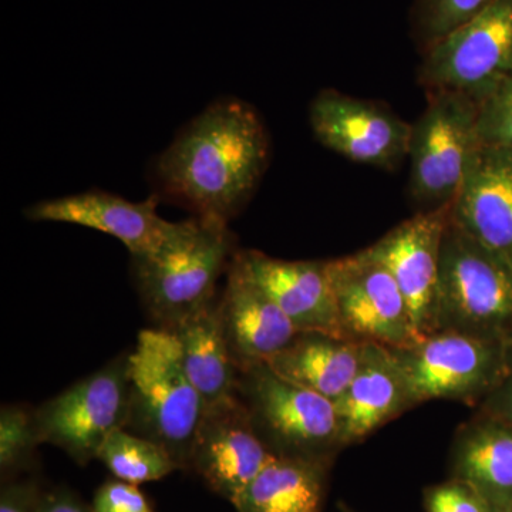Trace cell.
I'll return each mask as SVG.
<instances>
[{"instance_id": "cell-1", "label": "cell", "mask_w": 512, "mask_h": 512, "mask_svg": "<svg viewBox=\"0 0 512 512\" xmlns=\"http://www.w3.org/2000/svg\"><path fill=\"white\" fill-rule=\"evenodd\" d=\"M268 160L269 138L259 114L245 101L220 99L157 157L154 194L192 217L229 224L254 194Z\"/></svg>"}, {"instance_id": "cell-2", "label": "cell", "mask_w": 512, "mask_h": 512, "mask_svg": "<svg viewBox=\"0 0 512 512\" xmlns=\"http://www.w3.org/2000/svg\"><path fill=\"white\" fill-rule=\"evenodd\" d=\"M235 252L227 222L191 217L174 222L154 251L131 256L134 285L157 328L171 332L215 301Z\"/></svg>"}, {"instance_id": "cell-3", "label": "cell", "mask_w": 512, "mask_h": 512, "mask_svg": "<svg viewBox=\"0 0 512 512\" xmlns=\"http://www.w3.org/2000/svg\"><path fill=\"white\" fill-rule=\"evenodd\" d=\"M130 404L126 430L163 446L188 471L195 436L207 403L187 376L173 333H138L128 355Z\"/></svg>"}, {"instance_id": "cell-4", "label": "cell", "mask_w": 512, "mask_h": 512, "mask_svg": "<svg viewBox=\"0 0 512 512\" xmlns=\"http://www.w3.org/2000/svg\"><path fill=\"white\" fill-rule=\"evenodd\" d=\"M512 342V261L448 222L441 245L436 332Z\"/></svg>"}, {"instance_id": "cell-5", "label": "cell", "mask_w": 512, "mask_h": 512, "mask_svg": "<svg viewBox=\"0 0 512 512\" xmlns=\"http://www.w3.org/2000/svg\"><path fill=\"white\" fill-rule=\"evenodd\" d=\"M235 393L275 456L332 461L343 448L335 402L282 379L268 365L239 372Z\"/></svg>"}, {"instance_id": "cell-6", "label": "cell", "mask_w": 512, "mask_h": 512, "mask_svg": "<svg viewBox=\"0 0 512 512\" xmlns=\"http://www.w3.org/2000/svg\"><path fill=\"white\" fill-rule=\"evenodd\" d=\"M507 349V343L439 330L412 346L390 352L413 407L430 400L478 406L503 379Z\"/></svg>"}, {"instance_id": "cell-7", "label": "cell", "mask_w": 512, "mask_h": 512, "mask_svg": "<svg viewBox=\"0 0 512 512\" xmlns=\"http://www.w3.org/2000/svg\"><path fill=\"white\" fill-rule=\"evenodd\" d=\"M477 101L468 94L433 92L412 126L410 197L421 211L453 204L480 148Z\"/></svg>"}, {"instance_id": "cell-8", "label": "cell", "mask_w": 512, "mask_h": 512, "mask_svg": "<svg viewBox=\"0 0 512 512\" xmlns=\"http://www.w3.org/2000/svg\"><path fill=\"white\" fill-rule=\"evenodd\" d=\"M128 404V355H124L35 410L40 441L59 447L79 466H87L97 460L111 433L126 429Z\"/></svg>"}, {"instance_id": "cell-9", "label": "cell", "mask_w": 512, "mask_h": 512, "mask_svg": "<svg viewBox=\"0 0 512 512\" xmlns=\"http://www.w3.org/2000/svg\"><path fill=\"white\" fill-rule=\"evenodd\" d=\"M512 77V0H494L477 16L426 49L421 82L433 92L478 101Z\"/></svg>"}, {"instance_id": "cell-10", "label": "cell", "mask_w": 512, "mask_h": 512, "mask_svg": "<svg viewBox=\"0 0 512 512\" xmlns=\"http://www.w3.org/2000/svg\"><path fill=\"white\" fill-rule=\"evenodd\" d=\"M328 265L343 338L389 349L423 338L396 279L365 249Z\"/></svg>"}, {"instance_id": "cell-11", "label": "cell", "mask_w": 512, "mask_h": 512, "mask_svg": "<svg viewBox=\"0 0 512 512\" xmlns=\"http://www.w3.org/2000/svg\"><path fill=\"white\" fill-rule=\"evenodd\" d=\"M309 120L320 144L355 163L394 168L409 156L412 124L382 104L323 90Z\"/></svg>"}, {"instance_id": "cell-12", "label": "cell", "mask_w": 512, "mask_h": 512, "mask_svg": "<svg viewBox=\"0 0 512 512\" xmlns=\"http://www.w3.org/2000/svg\"><path fill=\"white\" fill-rule=\"evenodd\" d=\"M274 457L235 393L207 406L188 471H194L210 490L232 504Z\"/></svg>"}, {"instance_id": "cell-13", "label": "cell", "mask_w": 512, "mask_h": 512, "mask_svg": "<svg viewBox=\"0 0 512 512\" xmlns=\"http://www.w3.org/2000/svg\"><path fill=\"white\" fill-rule=\"evenodd\" d=\"M450 211L451 205L420 211L365 249L396 279L423 338L436 332L441 245Z\"/></svg>"}, {"instance_id": "cell-14", "label": "cell", "mask_w": 512, "mask_h": 512, "mask_svg": "<svg viewBox=\"0 0 512 512\" xmlns=\"http://www.w3.org/2000/svg\"><path fill=\"white\" fill-rule=\"evenodd\" d=\"M218 313L238 373L266 365L299 333L271 296L245 274L235 255L218 296Z\"/></svg>"}, {"instance_id": "cell-15", "label": "cell", "mask_w": 512, "mask_h": 512, "mask_svg": "<svg viewBox=\"0 0 512 512\" xmlns=\"http://www.w3.org/2000/svg\"><path fill=\"white\" fill-rule=\"evenodd\" d=\"M157 194L144 201H128L103 190H89L67 197L37 202L26 211L29 220L63 222L103 232L119 239L131 256L154 251L174 222L158 214Z\"/></svg>"}, {"instance_id": "cell-16", "label": "cell", "mask_w": 512, "mask_h": 512, "mask_svg": "<svg viewBox=\"0 0 512 512\" xmlns=\"http://www.w3.org/2000/svg\"><path fill=\"white\" fill-rule=\"evenodd\" d=\"M235 261L271 296L298 332L343 338L328 261H285L254 249L235 252Z\"/></svg>"}, {"instance_id": "cell-17", "label": "cell", "mask_w": 512, "mask_h": 512, "mask_svg": "<svg viewBox=\"0 0 512 512\" xmlns=\"http://www.w3.org/2000/svg\"><path fill=\"white\" fill-rule=\"evenodd\" d=\"M450 218L485 247L512 261V150L480 146Z\"/></svg>"}, {"instance_id": "cell-18", "label": "cell", "mask_w": 512, "mask_h": 512, "mask_svg": "<svg viewBox=\"0 0 512 512\" xmlns=\"http://www.w3.org/2000/svg\"><path fill=\"white\" fill-rule=\"evenodd\" d=\"M335 404L343 447L360 443L390 420L413 409L392 352L373 343H366L362 365Z\"/></svg>"}, {"instance_id": "cell-19", "label": "cell", "mask_w": 512, "mask_h": 512, "mask_svg": "<svg viewBox=\"0 0 512 512\" xmlns=\"http://www.w3.org/2000/svg\"><path fill=\"white\" fill-rule=\"evenodd\" d=\"M450 467L491 507L512 508V424L478 412L456 431Z\"/></svg>"}, {"instance_id": "cell-20", "label": "cell", "mask_w": 512, "mask_h": 512, "mask_svg": "<svg viewBox=\"0 0 512 512\" xmlns=\"http://www.w3.org/2000/svg\"><path fill=\"white\" fill-rule=\"evenodd\" d=\"M366 343L322 332H299L266 365L288 382L336 402L362 365Z\"/></svg>"}, {"instance_id": "cell-21", "label": "cell", "mask_w": 512, "mask_h": 512, "mask_svg": "<svg viewBox=\"0 0 512 512\" xmlns=\"http://www.w3.org/2000/svg\"><path fill=\"white\" fill-rule=\"evenodd\" d=\"M330 460L275 456L232 503L238 512H322Z\"/></svg>"}, {"instance_id": "cell-22", "label": "cell", "mask_w": 512, "mask_h": 512, "mask_svg": "<svg viewBox=\"0 0 512 512\" xmlns=\"http://www.w3.org/2000/svg\"><path fill=\"white\" fill-rule=\"evenodd\" d=\"M187 376L207 406L237 392L238 370L222 330L218 298L171 330Z\"/></svg>"}, {"instance_id": "cell-23", "label": "cell", "mask_w": 512, "mask_h": 512, "mask_svg": "<svg viewBox=\"0 0 512 512\" xmlns=\"http://www.w3.org/2000/svg\"><path fill=\"white\" fill-rule=\"evenodd\" d=\"M117 480L140 485L158 481L180 470L177 461L156 441L126 429L111 433L97 454Z\"/></svg>"}, {"instance_id": "cell-24", "label": "cell", "mask_w": 512, "mask_h": 512, "mask_svg": "<svg viewBox=\"0 0 512 512\" xmlns=\"http://www.w3.org/2000/svg\"><path fill=\"white\" fill-rule=\"evenodd\" d=\"M42 444L35 421V410L6 406L0 412V471L2 480L19 477L35 460Z\"/></svg>"}, {"instance_id": "cell-25", "label": "cell", "mask_w": 512, "mask_h": 512, "mask_svg": "<svg viewBox=\"0 0 512 512\" xmlns=\"http://www.w3.org/2000/svg\"><path fill=\"white\" fill-rule=\"evenodd\" d=\"M494 0H416L414 29L426 49L477 16Z\"/></svg>"}, {"instance_id": "cell-26", "label": "cell", "mask_w": 512, "mask_h": 512, "mask_svg": "<svg viewBox=\"0 0 512 512\" xmlns=\"http://www.w3.org/2000/svg\"><path fill=\"white\" fill-rule=\"evenodd\" d=\"M477 133L481 146L512 150V77L477 101Z\"/></svg>"}, {"instance_id": "cell-27", "label": "cell", "mask_w": 512, "mask_h": 512, "mask_svg": "<svg viewBox=\"0 0 512 512\" xmlns=\"http://www.w3.org/2000/svg\"><path fill=\"white\" fill-rule=\"evenodd\" d=\"M426 512H491L493 507L466 481L450 478L430 485L423 494Z\"/></svg>"}, {"instance_id": "cell-28", "label": "cell", "mask_w": 512, "mask_h": 512, "mask_svg": "<svg viewBox=\"0 0 512 512\" xmlns=\"http://www.w3.org/2000/svg\"><path fill=\"white\" fill-rule=\"evenodd\" d=\"M93 512H154L138 485L107 481L94 494Z\"/></svg>"}, {"instance_id": "cell-29", "label": "cell", "mask_w": 512, "mask_h": 512, "mask_svg": "<svg viewBox=\"0 0 512 512\" xmlns=\"http://www.w3.org/2000/svg\"><path fill=\"white\" fill-rule=\"evenodd\" d=\"M46 491L37 478H10L0 491V512H39Z\"/></svg>"}, {"instance_id": "cell-30", "label": "cell", "mask_w": 512, "mask_h": 512, "mask_svg": "<svg viewBox=\"0 0 512 512\" xmlns=\"http://www.w3.org/2000/svg\"><path fill=\"white\" fill-rule=\"evenodd\" d=\"M477 407L480 413L512 424V342L508 343L503 379Z\"/></svg>"}, {"instance_id": "cell-31", "label": "cell", "mask_w": 512, "mask_h": 512, "mask_svg": "<svg viewBox=\"0 0 512 512\" xmlns=\"http://www.w3.org/2000/svg\"><path fill=\"white\" fill-rule=\"evenodd\" d=\"M39 512H93V508L69 488L60 487L46 491Z\"/></svg>"}, {"instance_id": "cell-32", "label": "cell", "mask_w": 512, "mask_h": 512, "mask_svg": "<svg viewBox=\"0 0 512 512\" xmlns=\"http://www.w3.org/2000/svg\"><path fill=\"white\" fill-rule=\"evenodd\" d=\"M491 512H512V508H497L493 507V510Z\"/></svg>"}, {"instance_id": "cell-33", "label": "cell", "mask_w": 512, "mask_h": 512, "mask_svg": "<svg viewBox=\"0 0 512 512\" xmlns=\"http://www.w3.org/2000/svg\"><path fill=\"white\" fill-rule=\"evenodd\" d=\"M343 512H353V511H350L349 508H345V510H343Z\"/></svg>"}]
</instances>
